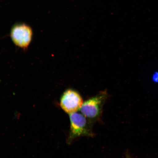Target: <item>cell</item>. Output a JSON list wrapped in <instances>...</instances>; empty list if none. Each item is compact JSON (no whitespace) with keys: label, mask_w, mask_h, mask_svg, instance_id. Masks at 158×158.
<instances>
[{"label":"cell","mask_w":158,"mask_h":158,"mask_svg":"<svg viewBox=\"0 0 158 158\" xmlns=\"http://www.w3.org/2000/svg\"><path fill=\"white\" fill-rule=\"evenodd\" d=\"M70 122V131L68 139L70 143L76 138L83 136L92 137L91 122L83 114L77 112L69 114Z\"/></svg>","instance_id":"obj_1"},{"label":"cell","mask_w":158,"mask_h":158,"mask_svg":"<svg viewBox=\"0 0 158 158\" xmlns=\"http://www.w3.org/2000/svg\"><path fill=\"white\" fill-rule=\"evenodd\" d=\"M106 98V94L102 92L86 101L80 108L81 113L91 122L97 120L101 115Z\"/></svg>","instance_id":"obj_2"},{"label":"cell","mask_w":158,"mask_h":158,"mask_svg":"<svg viewBox=\"0 0 158 158\" xmlns=\"http://www.w3.org/2000/svg\"><path fill=\"white\" fill-rule=\"evenodd\" d=\"M12 40L17 46L26 48L30 44L33 36L31 27L25 23H19L12 27L10 31Z\"/></svg>","instance_id":"obj_3"},{"label":"cell","mask_w":158,"mask_h":158,"mask_svg":"<svg viewBox=\"0 0 158 158\" xmlns=\"http://www.w3.org/2000/svg\"><path fill=\"white\" fill-rule=\"evenodd\" d=\"M83 102L80 94L72 89L65 91L61 96L60 101L61 108L69 114L80 110Z\"/></svg>","instance_id":"obj_4"},{"label":"cell","mask_w":158,"mask_h":158,"mask_svg":"<svg viewBox=\"0 0 158 158\" xmlns=\"http://www.w3.org/2000/svg\"><path fill=\"white\" fill-rule=\"evenodd\" d=\"M153 79L154 81L158 82V72L156 73L153 75Z\"/></svg>","instance_id":"obj_5"},{"label":"cell","mask_w":158,"mask_h":158,"mask_svg":"<svg viewBox=\"0 0 158 158\" xmlns=\"http://www.w3.org/2000/svg\"></svg>","instance_id":"obj_6"}]
</instances>
